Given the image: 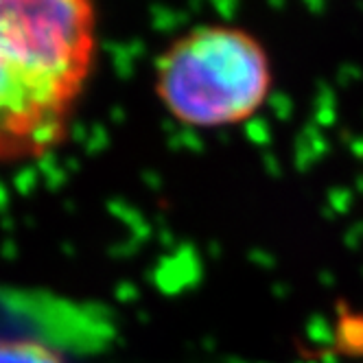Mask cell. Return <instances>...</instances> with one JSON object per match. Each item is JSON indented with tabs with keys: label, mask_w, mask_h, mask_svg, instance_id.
Masks as SVG:
<instances>
[{
	"label": "cell",
	"mask_w": 363,
	"mask_h": 363,
	"mask_svg": "<svg viewBox=\"0 0 363 363\" xmlns=\"http://www.w3.org/2000/svg\"><path fill=\"white\" fill-rule=\"evenodd\" d=\"M92 57L90 0H0V160L64 138Z\"/></svg>",
	"instance_id": "obj_1"
},
{
	"label": "cell",
	"mask_w": 363,
	"mask_h": 363,
	"mask_svg": "<svg viewBox=\"0 0 363 363\" xmlns=\"http://www.w3.org/2000/svg\"><path fill=\"white\" fill-rule=\"evenodd\" d=\"M272 84L263 46L235 27H199L169 46L158 64L164 108L193 127H223L250 118Z\"/></svg>",
	"instance_id": "obj_2"
},
{
	"label": "cell",
	"mask_w": 363,
	"mask_h": 363,
	"mask_svg": "<svg viewBox=\"0 0 363 363\" xmlns=\"http://www.w3.org/2000/svg\"><path fill=\"white\" fill-rule=\"evenodd\" d=\"M0 363H64V359L42 342L9 337L0 340Z\"/></svg>",
	"instance_id": "obj_3"
}]
</instances>
